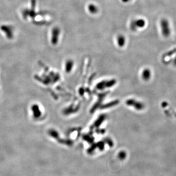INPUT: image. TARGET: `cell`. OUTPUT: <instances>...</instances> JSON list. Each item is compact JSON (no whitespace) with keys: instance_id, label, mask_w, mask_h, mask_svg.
Listing matches in <instances>:
<instances>
[{"instance_id":"cell-1","label":"cell","mask_w":176,"mask_h":176,"mask_svg":"<svg viewBox=\"0 0 176 176\" xmlns=\"http://www.w3.org/2000/svg\"><path fill=\"white\" fill-rule=\"evenodd\" d=\"M160 26L163 36L165 37H168L171 33L169 22L166 19H162L160 21Z\"/></svg>"},{"instance_id":"cell-2","label":"cell","mask_w":176,"mask_h":176,"mask_svg":"<svg viewBox=\"0 0 176 176\" xmlns=\"http://www.w3.org/2000/svg\"><path fill=\"white\" fill-rule=\"evenodd\" d=\"M145 21L142 19L133 21L130 24V28L132 31H136L137 28H143L145 25Z\"/></svg>"},{"instance_id":"cell-3","label":"cell","mask_w":176,"mask_h":176,"mask_svg":"<svg viewBox=\"0 0 176 176\" xmlns=\"http://www.w3.org/2000/svg\"><path fill=\"white\" fill-rule=\"evenodd\" d=\"M1 31L5 33L8 38H11L13 35V28L8 25H3L1 27Z\"/></svg>"},{"instance_id":"cell-4","label":"cell","mask_w":176,"mask_h":176,"mask_svg":"<svg viewBox=\"0 0 176 176\" xmlns=\"http://www.w3.org/2000/svg\"><path fill=\"white\" fill-rule=\"evenodd\" d=\"M60 33V29L57 27H55L53 28L52 31V37L51 41L53 44L55 45L57 43L58 41V38L59 37Z\"/></svg>"},{"instance_id":"cell-5","label":"cell","mask_w":176,"mask_h":176,"mask_svg":"<svg viewBox=\"0 0 176 176\" xmlns=\"http://www.w3.org/2000/svg\"><path fill=\"white\" fill-rule=\"evenodd\" d=\"M88 10H89V12L92 13V14H96L98 12V8H97V7L94 5V4H90L89 6H88Z\"/></svg>"},{"instance_id":"cell-6","label":"cell","mask_w":176,"mask_h":176,"mask_svg":"<svg viewBox=\"0 0 176 176\" xmlns=\"http://www.w3.org/2000/svg\"><path fill=\"white\" fill-rule=\"evenodd\" d=\"M117 41L119 46L123 47L125 45L126 40L125 37L123 35H120L117 38Z\"/></svg>"},{"instance_id":"cell-7","label":"cell","mask_w":176,"mask_h":176,"mask_svg":"<svg viewBox=\"0 0 176 176\" xmlns=\"http://www.w3.org/2000/svg\"><path fill=\"white\" fill-rule=\"evenodd\" d=\"M119 157L121 160L124 159L126 157V153L124 151H121L119 154Z\"/></svg>"},{"instance_id":"cell-8","label":"cell","mask_w":176,"mask_h":176,"mask_svg":"<svg viewBox=\"0 0 176 176\" xmlns=\"http://www.w3.org/2000/svg\"><path fill=\"white\" fill-rule=\"evenodd\" d=\"M130 1H131V0H122V1L123 2H124V3H127V2H128Z\"/></svg>"}]
</instances>
